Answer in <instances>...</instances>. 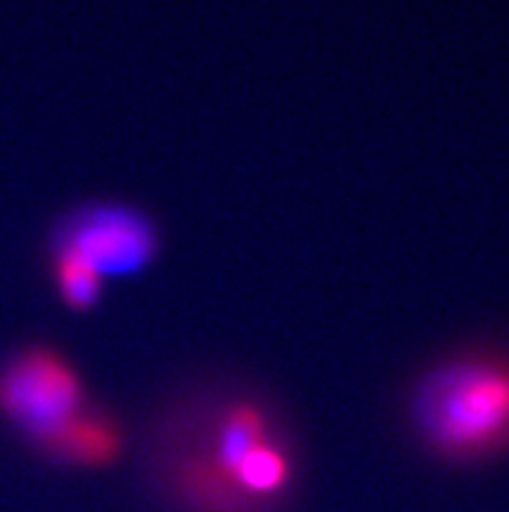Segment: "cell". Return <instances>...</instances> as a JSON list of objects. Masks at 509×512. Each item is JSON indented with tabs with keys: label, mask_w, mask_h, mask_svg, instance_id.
<instances>
[{
	"label": "cell",
	"mask_w": 509,
	"mask_h": 512,
	"mask_svg": "<svg viewBox=\"0 0 509 512\" xmlns=\"http://www.w3.org/2000/svg\"><path fill=\"white\" fill-rule=\"evenodd\" d=\"M403 422L434 463L478 468L509 455V346H463L434 359L403 396Z\"/></svg>",
	"instance_id": "2"
},
{
	"label": "cell",
	"mask_w": 509,
	"mask_h": 512,
	"mask_svg": "<svg viewBox=\"0 0 509 512\" xmlns=\"http://www.w3.org/2000/svg\"><path fill=\"white\" fill-rule=\"evenodd\" d=\"M143 468L172 512H284L304 463L276 398L216 377L185 385L156 409Z\"/></svg>",
	"instance_id": "1"
},
{
	"label": "cell",
	"mask_w": 509,
	"mask_h": 512,
	"mask_svg": "<svg viewBox=\"0 0 509 512\" xmlns=\"http://www.w3.org/2000/svg\"><path fill=\"white\" fill-rule=\"evenodd\" d=\"M47 271H50L52 289H55L60 305L65 310L76 312V315H86V312H94L102 305L104 284L107 281L99 273L91 271V268L81 266L78 260L50 255L47 258Z\"/></svg>",
	"instance_id": "6"
},
{
	"label": "cell",
	"mask_w": 509,
	"mask_h": 512,
	"mask_svg": "<svg viewBox=\"0 0 509 512\" xmlns=\"http://www.w3.org/2000/svg\"><path fill=\"white\" fill-rule=\"evenodd\" d=\"M164 234L154 216L125 201H84L50 224L45 255L78 260L107 279H133L162 255Z\"/></svg>",
	"instance_id": "3"
},
{
	"label": "cell",
	"mask_w": 509,
	"mask_h": 512,
	"mask_svg": "<svg viewBox=\"0 0 509 512\" xmlns=\"http://www.w3.org/2000/svg\"><path fill=\"white\" fill-rule=\"evenodd\" d=\"M91 406L76 364L50 344H26L0 359V422L37 448Z\"/></svg>",
	"instance_id": "4"
},
{
	"label": "cell",
	"mask_w": 509,
	"mask_h": 512,
	"mask_svg": "<svg viewBox=\"0 0 509 512\" xmlns=\"http://www.w3.org/2000/svg\"><path fill=\"white\" fill-rule=\"evenodd\" d=\"M128 432L110 409L91 403L89 409L34 448V455L58 468L102 471L125 455Z\"/></svg>",
	"instance_id": "5"
}]
</instances>
